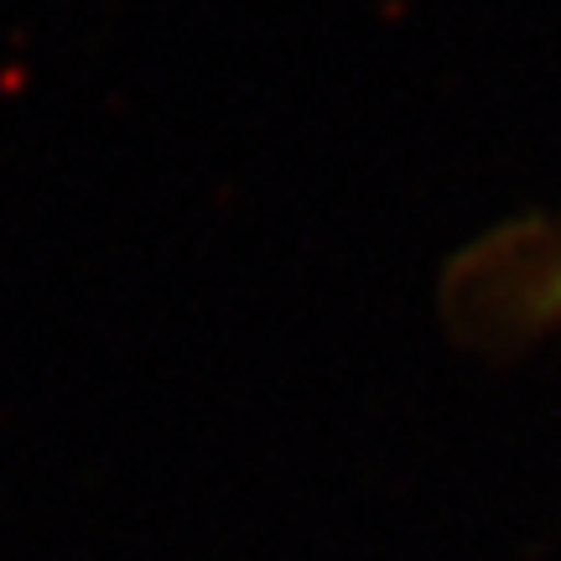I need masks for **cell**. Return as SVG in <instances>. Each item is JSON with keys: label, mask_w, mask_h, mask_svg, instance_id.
<instances>
[{"label": "cell", "mask_w": 561, "mask_h": 561, "mask_svg": "<svg viewBox=\"0 0 561 561\" xmlns=\"http://www.w3.org/2000/svg\"><path fill=\"white\" fill-rule=\"evenodd\" d=\"M541 301H546V312H561V276L541 280Z\"/></svg>", "instance_id": "cell-1"}]
</instances>
